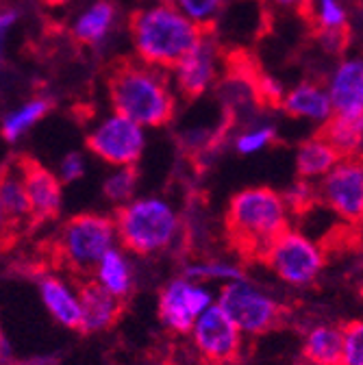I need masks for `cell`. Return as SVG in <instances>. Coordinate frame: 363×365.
<instances>
[{"instance_id": "6da1fadb", "label": "cell", "mask_w": 363, "mask_h": 365, "mask_svg": "<svg viewBox=\"0 0 363 365\" xmlns=\"http://www.w3.org/2000/svg\"><path fill=\"white\" fill-rule=\"evenodd\" d=\"M113 111L144 128H161L176 113V89L168 70L140 59L120 61L107 78Z\"/></svg>"}, {"instance_id": "7a4b0ae2", "label": "cell", "mask_w": 363, "mask_h": 365, "mask_svg": "<svg viewBox=\"0 0 363 365\" xmlns=\"http://www.w3.org/2000/svg\"><path fill=\"white\" fill-rule=\"evenodd\" d=\"M135 59L148 66L172 70L200 43L205 31L192 22L170 0L138 9L128 22Z\"/></svg>"}, {"instance_id": "3957f363", "label": "cell", "mask_w": 363, "mask_h": 365, "mask_svg": "<svg viewBox=\"0 0 363 365\" xmlns=\"http://www.w3.org/2000/svg\"><path fill=\"white\" fill-rule=\"evenodd\" d=\"M292 207L283 192L265 185L244 187L226 205V235L244 257H263L270 244L292 226Z\"/></svg>"}, {"instance_id": "277c9868", "label": "cell", "mask_w": 363, "mask_h": 365, "mask_svg": "<svg viewBox=\"0 0 363 365\" xmlns=\"http://www.w3.org/2000/svg\"><path fill=\"white\" fill-rule=\"evenodd\" d=\"M113 217L120 246L138 257L168 252L183 231V222L174 202L155 194L133 198L120 207Z\"/></svg>"}, {"instance_id": "5b68a950", "label": "cell", "mask_w": 363, "mask_h": 365, "mask_svg": "<svg viewBox=\"0 0 363 365\" xmlns=\"http://www.w3.org/2000/svg\"><path fill=\"white\" fill-rule=\"evenodd\" d=\"M116 246H120L116 217L96 211L70 217L55 242L61 263L74 274H92L101 259Z\"/></svg>"}, {"instance_id": "8992f818", "label": "cell", "mask_w": 363, "mask_h": 365, "mask_svg": "<svg viewBox=\"0 0 363 365\" xmlns=\"http://www.w3.org/2000/svg\"><path fill=\"white\" fill-rule=\"evenodd\" d=\"M261 261L283 285L292 289H307L320 279L327 265V255L311 235L290 226L270 244Z\"/></svg>"}, {"instance_id": "52a82bcc", "label": "cell", "mask_w": 363, "mask_h": 365, "mask_svg": "<svg viewBox=\"0 0 363 365\" xmlns=\"http://www.w3.org/2000/svg\"><path fill=\"white\" fill-rule=\"evenodd\" d=\"M218 304L246 337H259L277 329L285 313L275 294L248 277L220 287Z\"/></svg>"}, {"instance_id": "ba28073f", "label": "cell", "mask_w": 363, "mask_h": 365, "mask_svg": "<svg viewBox=\"0 0 363 365\" xmlns=\"http://www.w3.org/2000/svg\"><path fill=\"white\" fill-rule=\"evenodd\" d=\"M87 148L111 168H135L146 150V128L111 111L89 128Z\"/></svg>"}, {"instance_id": "9c48e42d", "label": "cell", "mask_w": 363, "mask_h": 365, "mask_svg": "<svg viewBox=\"0 0 363 365\" xmlns=\"http://www.w3.org/2000/svg\"><path fill=\"white\" fill-rule=\"evenodd\" d=\"M218 302V292L188 277L170 279L157 298V315L165 331L174 335H190L196 319Z\"/></svg>"}, {"instance_id": "30bf717a", "label": "cell", "mask_w": 363, "mask_h": 365, "mask_svg": "<svg viewBox=\"0 0 363 365\" xmlns=\"http://www.w3.org/2000/svg\"><path fill=\"white\" fill-rule=\"evenodd\" d=\"M317 200L348 224L363 222V157L342 159L320 182Z\"/></svg>"}, {"instance_id": "8fae6325", "label": "cell", "mask_w": 363, "mask_h": 365, "mask_svg": "<svg viewBox=\"0 0 363 365\" xmlns=\"http://www.w3.org/2000/svg\"><path fill=\"white\" fill-rule=\"evenodd\" d=\"M190 341L196 354L209 365H226L240 356L246 335L215 302L207 309L192 327Z\"/></svg>"}, {"instance_id": "7c38bea8", "label": "cell", "mask_w": 363, "mask_h": 365, "mask_svg": "<svg viewBox=\"0 0 363 365\" xmlns=\"http://www.w3.org/2000/svg\"><path fill=\"white\" fill-rule=\"evenodd\" d=\"M176 94L185 98H200L213 87L220 76V48L211 33L205 31L200 43L170 70Z\"/></svg>"}, {"instance_id": "4fadbf2b", "label": "cell", "mask_w": 363, "mask_h": 365, "mask_svg": "<svg viewBox=\"0 0 363 365\" xmlns=\"http://www.w3.org/2000/svg\"><path fill=\"white\" fill-rule=\"evenodd\" d=\"M37 294L41 307L55 322L70 331H81L83 322V296L81 285L70 281L63 274L46 272L37 279Z\"/></svg>"}, {"instance_id": "5bb4252c", "label": "cell", "mask_w": 363, "mask_h": 365, "mask_svg": "<svg viewBox=\"0 0 363 365\" xmlns=\"http://www.w3.org/2000/svg\"><path fill=\"white\" fill-rule=\"evenodd\" d=\"M16 163L22 172L24 185L31 198L33 217L35 220L55 217L63 205V180L59 178V174L31 159H20Z\"/></svg>"}, {"instance_id": "9a60e30c", "label": "cell", "mask_w": 363, "mask_h": 365, "mask_svg": "<svg viewBox=\"0 0 363 365\" xmlns=\"http://www.w3.org/2000/svg\"><path fill=\"white\" fill-rule=\"evenodd\" d=\"M327 89L339 115H363V53L342 57L329 74Z\"/></svg>"}, {"instance_id": "2e32d148", "label": "cell", "mask_w": 363, "mask_h": 365, "mask_svg": "<svg viewBox=\"0 0 363 365\" xmlns=\"http://www.w3.org/2000/svg\"><path fill=\"white\" fill-rule=\"evenodd\" d=\"M279 107L290 118L313 122L320 128L335 115L333 101H331L327 85L313 83V81H302V83L290 87Z\"/></svg>"}, {"instance_id": "e0dca14e", "label": "cell", "mask_w": 363, "mask_h": 365, "mask_svg": "<svg viewBox=\"0 0 363 365\" xmlns=\"http://www.w3.org/2000/svg\"><path fill=\"white\" fill-rule=\"evenodd\" d=\"M118 24V7L111 0H92L72 20L70 33L83 46H103Z\"/></svg>"}, {"instance_id": "ac0fdd59", "label": "cell", "mask_w": 363, "mask_h": 365, "mask_svg": "<svg viewBox=\"0 0 363 365\" xmlns=\"http://www.w3.org/2000/svg\"><path fill=\"white\" fill-rule=\"evenodd\" d=\"M81 296H83V322L81 331L83 333H105L122 315V300L107 289H103L98 283L87 281L81 285Z\"/></svg>"}, {"instance_id": "d6986e66", "label": "cell", "mask_w": 363, "mask_h": 365, "mask_svg": "<svg viewBox=\"0 0 363 365\" xmlns=\"http://www.w3.org/2000/svg\"><path fill=\"white\" fill-rule=\"evenodd\" d=\"M92 281L109 294L118 296L120 300H126L133 294L135 285H138V267L133 263L131 252L122 246L109 250L94 267Z\"/></svg>"}, {"instance_id": "ffe728a7", "label": "cell", "mask_w": 363, "mask_h": 365, "mask_svg": "<svg viewBox=\"0 0 363 365\" xmlns=\"http://www.w3.org/2000/svg\"><path fill=\"white\" fill-rule=\"evenodd\" d=\"M344 350V327L315 322L302 333V359L309 365H339Z\"/></svg>"}, {"instance_id": "44dd1931", "label": "cell", "mask_w": 363, "mask_h": 365, "mask_svg": "<svg viewBox=\"0 0 363 365\" xmlns=\"http://www.w3.org/2000/svg\"><path fill=\"white\" fill-rule=\"evenodd\" d=\"M344 157L333 148V144L327 140L322 133H317L309 140H305L296 148V174L300 180L307 182H320Z\"/></svg>"}, {"instance_id": "7402d4cb", "label": "cell", "mask_w": 363, "mask_h": 365, "mask_svg": "<svg viewBox=\"0 0 363 365\" xmlns=\"http://www.w3.org/2000/svg\"><path fill=\"white\" fill-rule=\"evenodd\" d=\"M0 211H3V220L7 224H22L33 217L31 198L18 163H14V170H5L3 174V182H0Z\"/></svg>"}, {"instance_id": "603a6c76", "label": "cell", "mask_w": 363, "mask_h": 365, "mask_svg": "<svg viewBox=\"0 0 363 365\" xmlns=\"http://www.w3.org/2000/svg\"><path fill=\"white\" fill-rule=\"evenodd\" d=\"M320 133L344 157H361L363 150V115H339L335 113Z\"/></svg>"}, {"instance_id": "cb8c5ba5", "label": "cell", "mask_w": 363, "mask_h": 365, "mask_svg": "<svg viewBox=\"0 0 363 365\" xmlns=\"http://www.w3.org/2000/svg\"><path fill=\"white\" fill-rule=\"evenodd\" d=\"M51 109H53V103L48 98L35 96V98L24 101L16 109L7 111L5 118H3V137H5V142H9V144L20 142L31 128H35L44 118L48 115Z\"/></svg>"}, {"instance_id": "d4e9b609", "label": "cell", "mask_w": 363, "mask_h": 365, "mask_svg": "<svg viewBox=\"0 0 363 365\" xmlns=\"http://www.w3.org/2000/svg\"><path fill=\"white\" fill-rule=\"evenodd\" d=\"M183 277L213 285L218 283L220 287L229 285L233 281L246 279L244 267L235 261H224V259H207V261H190L183 267Z\"/></svg>"}, {"instance_id": "484cf974", "label": "cell", "mask_w": 363, "mask_h": 365, "mask_svg": "<svg viewBox=\"0 0 363 365\" xmlns=\"http://www.w3.org/2000/svg\"><path fill=\"white\" fill-rule=\"evenodd\" d=\"M138 182L140 176L135 168H113L103 180V196L120 209L133 198H138Z\"/></svg>"}, {"instance_id": "4316f807", "label": "cell", "mask_w": 363, "mask_h": 365, "mask_svg": "<svg viewBox=\"0 0 363 365\" xmlns=\"http://www.w3.org/2000/svg\"><path fill=\"white\" fill-rule=\"evenodd\" d=\"M315 31H346L348 29V7L346 0H311L307 14Z\"/></svg>"}, {"instance_id": "83f0119b", "label": "cell", "mask_w": 363, "mask_h": 365, "mask_svg": "<svg viewBox=\"0 0 363 365\" xmlns=\"http://www.w3.org/2000/svg\"><path fill=\"white\" fill-rule=\"evenodd\" d=\"M170 3L205 31L222 16L229 0H170Z\"/></svg>"}, {"instance_id": "f1b7e54d", "label": "cell", "mask_w": 363, "mask_h": 365, "mask_svg": "<svg viewBox=\"0 0 363 365\" xmlns=\"http://www.w3.org/2000/svg\"><path fill=\"white\" fill-rule=\"evenodd\" d=\"M277 140V128L270 124H255L244 128L237 137H235V150L244 157L248 155H257L261 150H265L272 142Z\"/></svg>"}, {"instance_id": "f546056e", "label": "cell", "mask_w": 363, "mask_h": 365, "mask_svg": "<svg viewBox=\"0 0 363 365\" xmlns=\"http://www.w3.org/2000/svg\"><path fill=\"white\" fill-rule=\"evenodd\" d=\"M339 365H363V319L344 324V350Z\"/></svg>"}, {"instance_id": "4dcf8cb0", "label": "cell", "mask_w": 363, "mask_h": 365, "mask_svg": "<svg viewBox=\"0 0 363 365\" xmlns=\"http://www.w3.org/2000/svg\"><path fill=\"white\" fill-rule=\"evenodd\" d=\"M85 172H87V161L81 153H66L57 165V174L63 180V185L81 180L85 176Z\"/></svg>"}, {"instance_id": "1f68e13d", "label": "cell", "mask_w": 363, "mask_h": 365, "mask_svg": "<svg viewBox=\"0 0 363 365\" xmlns=\"http://www.w3.org/2000/svg\"><path fill=\"white\" fill-rule=\"evenodd\" d=\"M285 198L292 207V211H302L307 209L313 200H317V187H313V182L298 180L294 187L285 192Z\"/></svg>"}, {"instance_id": "d6a6232c", "label": "cell", "mask_w": 363, "mask_h": 365, "mask_svg": "<svg viewBox=\"0 0 363 365\" xmlns=\"http://www.w3.org/2000/svg\"><path fill=\"white\" fill-rule=\"evenodd\" d=\"M315 37L320 41L322 51H327L331 55H339L342 51H346V41H348L346 31H317Z\"/></svg>"}, {"instance_id": "836d02e7", "label": "cell", "mask_w": 363, "mask_h": 365, "mask_svg": "<svg viewBox=\"0 0 363 365\" xmlns=\"http://www.w3.org/2000/svg\"><path fill=\"white\" fill-rule=\"evenodd\" d=\"M270 5H275L277 9L283 11H298V14H309L311 0H267Z\"/></svg>"}, {"instance_id": "e575fe53", "label": "cell", "mask_w": 363, "mask_h": 365, "mask_svg": "<svg viewBox=\"0 0 363 365\" xmlns=\"http://www.w3.org/2000/svg\"><path fill=\"white\" fill-rule=\"evenodd\" d=\"M20 20V11L16 7H5L3 11H0V33H3V37L9 33L11 26H16Z\"/></svg>"}, {"instance_id": "d590c367", "label": "cell", "mask_w": 363, "mask_h": 365, "mask_svg": "<svg viewBox=\"0 0 363 365\" xmlns=\"http://www.w3.org/2000/svg\"><path fill=\"white\" fill-rule=\"evenodd\" d=\"M14 361L11 359V344H9V337L3 333V337H0V363H9Z\"/></svg>"}, {"instance_id": "8d00e7d4", "label": "cell", "mask_w": 363, "mask_h": 365, "mask_svg": "<svg viewBox=\"0 0 363 365\" xmlns=\"http://www.w3.org/2000/svg\"><path fill=\"white\" fill-rule=\"evenodd\" d=\"M46 5H51V7H66V5H72V3H76V0H44Z\"/></svg>"}, {"instance_id": "74e56055", "label": "cell", "mask_w": 363, "mask_h": 365, "mask_svg": "<svg viewBox=\"0 0 363 365\" xmlns=\"http://www.w3.org/2000/svg\"><path fill=\"white\" fill-rule=\"evenodd\" d=\"M3 365H29V363H20V361H9V363H3Z\"/></svg>"}, {"instance_id": "f35d334b", "label": "cell", "mask_w": 363, "mask_h": 365, "mask_svg": "<svg viewBox=\"0 0 363 365\" xmlns=\"http://www.w3.org/2000/svg\"><path fill=\"white\" fill-rule=\"evenodd\" d=\"M153 3H161V0H153Z\"/></svg>"}]
</instances>
